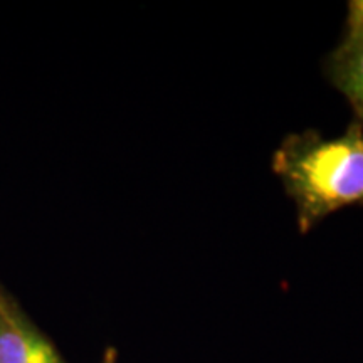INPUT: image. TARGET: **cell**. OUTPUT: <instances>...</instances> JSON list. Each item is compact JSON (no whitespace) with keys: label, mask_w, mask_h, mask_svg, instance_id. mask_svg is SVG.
Listing matches in <instances>:
<instances>
[{"label":"cell","mask_w":363,"mask_h":363,"mask_svg":"<svg viewBox=\"0 0 363 363\" xmlns=\"http://www.w3.org/2000/svg\"><path fill=\"white\" fill-rule=\"evenodd\" d=\"M279 177L296 207L301 234L342 208L363 202V128L357 121L338 136L315 130L291 133L272 155Z\"/></svg>","instance_id":"1"},{"label":"cell","mask_w":363,"mask_h":363,"mask_svg":"<svg viewBox=\"0 0 363 363\" xmlns=\"http://www.w3.org/2000/svg\"><path fill=\"white\" fill-rule=\"evenodd\" d=\"M0 363H66L19 308L0 298Z\"/></svg>","instance_id":"2"},{"label":"cell","mask_w":363,"mask_h":363,"mask_svg":"<svg viewBox=\"0 0 363 363\" xmlns=\"http://www.w3.org/2000/svg\"><path fill=\"white\" fill-rule=\"evenodd\" d=\"M325 74L350 103L363 128V40L340 43L325 59Z\"/></svg>","instance_id":"3"},{"label":"cell","mask_w":363,"mask_h":363,"mask_svg":"<svg viewBox=\"0 0 363 363\" xmlns=\"http://www.w3.org/2000/svg\"><path fill=\"white\" fill-rule=\"evenodd\" d=\"M357 40H363V0L348 2L343 38L340 43H357Z\"/></svg>","instance_id":"4"},{"label":"cell","mask_w":363,"mask_h":363,"mask_svg":"<svg viewBox=\"0 0 363 363\" xmlns=\"http://www.w3.org/2000/svg\"><path fill=\"white\" fill-rule=\"evenodd\" d=\"M101 363H116V352L113 348H108L106 353H104Z\"/></svg>","instance_id":"5"},{"label":"cell","mask_w":363,"mask_h":363,"mask_svg":"<svg viewBox=\"0 0 363 363\" xmlns=\"http://www.w3.org/2000/svg\"><path fill=\"white\" fill-rule=\"evenodd\" d=\"M0 298H2V294H0Z\"/></svg>","instance_id":"6"}]
</instances>
